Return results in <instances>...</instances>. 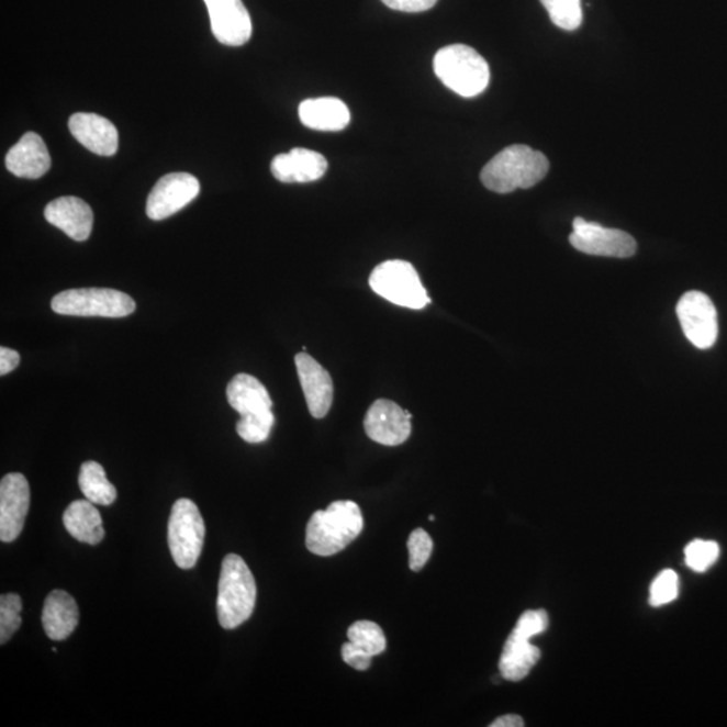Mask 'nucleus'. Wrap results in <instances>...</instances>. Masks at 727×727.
<instances>
[{"label": "nucleus", "mask_w": 727, "mask_h": 727, "mask_svg": "<svg viewBox=\"0 0 727 727\" xmlns=\"http://www.w3.org/2000/svg\"><path fill=\"white\" fill-rule=\"evenodd\" d=\"M550 170L544 153L526 145H512L500 152L484 166L481 181L494 193L506 194L516 189H529L539 183Z\"/></svg>", "instance_id": "1"}, {"label": "nucleus", "mask_w": 727, "mask_h": 727, "mask_svg": "<svg viewBox=\"0 0 727 727\" xmlns=\"http://www.w3.org/2000/svg\"><path fill=\"white\" fill-rule=\"evenodd\" d=\"M362 528L360 506L349 500H339L310 517L306 528L307 550L318 557L336 556L362 533Z\"/></svg>", "instance_id": "2"}, {"label": "nucleus", "mask_w": 727, "mask_h": 727, "mask_svg": "<svg viewBox=\"0 0 727 727\" xmlns=\"http://www.w3.org/2000/svg\"><path fill=\"white\" fill-rule=\"evenodd\" d=\"M256 604V583L248 564L236 553L223 560L220 573L217 616L224 629L241 627L253 616Z\"/></svg>", "instance_id": "3"}, {"label": "nucleus", "mask_w": 727, "mask_h": 727, "mask_svg": "<svg viewBox=\"0 0 727 727\" xmlns=\"http://www.w3.org/2000/svg\"><path fill=\"white\" fill-rule=\"evenodd\" d=\"M433 65L438 79L462 98H474L490 85V65L473 47L445 46L435 55Z\"/></svg>", "instance_id": "4"}, {"label": "nucleus", "mask_w": 727, "mask_h": 727, "mask_svg": "<svg viewBox=\"0 0 727 727\" xmlns=\"http://www.w3.org/2000/svg\"><path fill=\"white\" fill-rule=\"evenodd\" d=\"M135 309L133 298L113 289H71L52 300L53 312L71 317L123 318Z\"/></svg>", "instance_id": "5"}, {"label": "nucleus", "mask_w": 727, "mask_h": 727, "mask_svg": "<svg viewBox=\"0 0 727 727\" xmlns=\"http://www.w3.org/2000/svg\"><path fill=\"white\" fill-rule=\"evenodd\" d=\"M371 289L393 305L421 310L432 302L418 272L406 260H387L369 277Z\"/></svg>", "instance_id": "6"}, {"label": "nucleus", "mask_w": 727, "mask_h": 727, "mask_svg": "<svg viewBox=\"0 0 727 727\" xmlns=\"http://www.w3.org/2000/svg\"><path fill=\"white\" fill-rule=\"evenodd\" d=\"M168 539L178 568L193 569L204 547L205 523L192 500L180 499L172 505Z\"/></svg>", "instance_id": "7"}, {"label": "nucleus", "mask_w": 727, "mask_h": 727, "mask_svg": "<svg viewBox=\"0 0 727 727\" xmlns=\"http://www.w3.org/2000/svg\"><path fill=\"white\" fill-rule=\"evenodd\" d=\"M570 243L580 253L606 258H630L637 251L636 241L627 232L589 223L582 217L574 219Z\"/></svg>", "instance_id": "8"}, {"label": "nucleus", "mask_w": 727, "mask_h": 727, "mask_svg": "<svg viewBox=\"0 0 727 727\" xmlns=\"http://www.w3.org/2000/svg\"><path fill=\"white\" fill-rule=\"evenodd\" d=\"M684 336L698 349H711L718 338V314L713 301L701 291H689L676 306Z\"/></svg>", "instance_id": "9"}, {"label": "nucleus", "mask_w": 727, "mask_h": 727, "mask_svg": "<svg viewBox=\"0 0 727 727\" xmlns=\"http://www.w3.org/2000/svg\"><path fill=\"white\" fill-rule=\"evenodd\" d=\"M199 194L200 182L194 176L189 172H171L155 183L147 200V216L160 222L183 210Z\"/></svg>", "instance_id": "10"}, {"label": "nucleus", "mask_w": 727, "mask_h": 727, "mask_svg": "<svg viewBox=\"0 0 727 727\" xmlns=\"http://www.w3.org/2000/svg\"><path fill=\"white\" fill-rule=\"evenodd\" d=\"M30 506V488L21 473L5 474L0 482V540L10 544L18 539Z\"/></svg>", "instance_id": "11"}, {"label": "nucleus", "mask_w": 727, "mask_h": 727, "mask_svg": "<svg viewBox=\"0 0 727 727\" xmlns=\"http://www.w3.org/2000/svg\"><path fill=\"white\" fill-rule=\"evenodd\" d=\"M413 415L398 406L395 402L379 399L369 407L363 420V428L373 443L384 446H399L410 438Z\"/></svg>", "instance_id": "12"}, {"label": "nucleus", "mask_w": 727, "mask_h": 727, "mask_svg": "<svg viewBox=\"0 0 727 727\" xmlns=\"http://www.w3.org/2000/svg\"><path fill=\"white\" fill-rule=\"evenodd\" d=\"M212 33L226 46H243L253 35V21L242 0H204Z\"/></svg>", "instance_id": "13"}, {"label": "nucleus", "mask_w": 727, "mask_h": 727, "mask_svg": "<svg viewBox=\"0 0 727 727\" xmlns=\"http://www.w3.org/2000/svg\"><path fill=\"white\" fill-rule=\"evenodd\" d=\"M295 367L303 393H305L310 414L315 420L325 418L333 403L331 373L305 351L297 354Z\"/></svg>", "instance_id": "14"}, {"label": "nucleus", "mask_w": 727, "mask_h": 727, "mask_svg": "<svg viewBox=\"0 0 727 727\" xmlns=\"http://www.w3.org/2000/svg\"><path fill=\"white\" fill-rule=\"evenodd\" d=\"M46 222L76 242H86L93 228V212L85 200L59 197L45 208Z\"/></svg>", "instance_id": "15"}, {"label": "nucleus", "mask_w": 727, "mask_h": 727, "mask_svg": "<svg viewBox=\"0 0 727 727\" xmlns=\"http://www.w3.org/2000/svg\"><path fill=\"white\" fill-rule=\"evenodd\" d=\"M71 135L88 148L89 152L111 157L119 146L118 130L113 124L97 113L79 112L69 119Z\"/></svg>", "instance_id": "16"}, {"label": "nucleus", "mask_w": 727, "mask_h": 727, "mask_svg": "<svg viewBox=\"0 0 727 727\" xmlns=\"http://www.w3.org/2000/svg\"><path fill=\"white\" fill-rule=\"evenodd\" d=\"M326 170L327 160L324 155L301 147L277 155L271 163L272 176L284 183L317 181L325 176Z\"/></svg>", "instance_id": "17"}, {"label": "nucleus", "mask_w": 727, "mask_h": 727, "mask_svg": "<svg viewBox=\"0 0 727 727\" xmlns=\"http://www.w3.org/2000/svg\"><path fill=\"white\" fill-rule=\"evenodd\" d=\"M49 152L38 134L27 133L5 155V168L14 176L37 180L49 171Z\"/></svg>", "instance_id": "18"}, {"label": "nucleus", "mask_w": 727, "mask_h": 727, "mask_svg": "<svg viewBox=\"0 0 727 727\" xmlns=\"http://www.w3.org/2000/svg\"><path fill=\"white\" fill-rule=\"evenodd\" d=\"M533 636L515 627L505 641L499 669L502 676L510 682H518L526 678L540 659V649L532 644Z\"/></svg>", "instance_id": "19"}, {"label": "nucleus", "mask_w": 727, "mask_h": 727, "mask_svg": "<svg viewBox=\"0 0 727 727\" xmlns=\"http://www.w3.org/2000/svg\"><path fill=\"white\" fill-rule=\"evenodd\" d=\"M79 606L69 593L64 590H53L47 595L43 609V625L51 640H67L79 625Z\"/></svg>", "instance_id": "20"}, {"label": "nucleus", "mask_w": 727, "mask_h": 727, "mask_svg": "<svg viewBox=\"0 0 727 727\" xmlns=\"http://www.w3.org/2000/svg\"><path fill=\"white\" fill-rule=\"evenodd\" d=\"M300 119L306 127L315 131H342L350 122V112L337 98H317L302 101Z\"/></svg>", "instance_id": "21"}, {"label": "nucleus", "mask_w": 727, "mask_h": 727, "mask_svg": "<svg viewBox=\"0 0 727 727\" xmlns=\"http://www.w3.org/2000/svg\"><path fill=\"white\" fill-rule=\"evenodd\" d=\"M226 398L241 416L267 413L272 410L270 393L251 374L238 373L226 387Z\"/></svg>", "instance_id": "22"}, {"label": "nucleus", "mask_w": 727, "mask_h": 727, "mask_svg": "<svg viewBox=\"0 0 727 727\" xmlns=\"http://www.w3.org/2000/svg\"><path fill=\"white\" fill-rule=\"evenodd\" d=\"M63 523L76 540L87 545H99L104 539L103 518L89 500H76L64 512Z\"/></svg>", "instance_id": "23"}, {"label": "nucleus", "mask_w": 727, "mask_h": 727, "mask_svg": "<svg viewBox=\"0 0 727 727\" xmlns=\"http://www.w3.org/2000/svg\"><path fill=\"white\" fill-rule=\"evenodd\" d=\"M79 485L86 499L93 504L109 506L118 497L116 488L107 479L104 468L94 461L81 465Z\"/></svg>", "instance_id": "24"}, {"label": "nucleus", "mask_w": 727, "mask_h": 727, "mask_svg": "<svg viewBox=\"0 0 727 727\" xmlns=\"http://www.w3.org/2000/svg\"><path fill=\"white\" fill-rule=\"evenodd\" d=\"M348 639L356 648L369 657H378L385 651L387 640L383 629L377 623L357 622L351 624L348 629Z\"/></svg>", "instance_id": "25"}, {"label": "nucleus", "mask_w": 727, "mask_h": 727, "mask_svg": "<svg viewBox=\"0 0 727 727\" xmlns=\"http://www.w3.org/2000/svg\"><path fill=\"white\" fill-rule=\"evenodd\" d=\"M553 25L573 32L582 25L581 0H540Z\"/></svg>", "instance_id": "26"}, {"label": "nucleus", "mask_w": 727, "mask_h": 727, "mask_svg": "<svg viewBox=\"0 0 727 727\" xmlns=\"http://www.w3.org/2000/svg\"><path fill=\"white\" fill-rule=\"evenodd\" d=\"M273 425H276V415L271 410L267 413L242 416L237 422L236 432L238 437L248 444H261L270 437Z\"/></svg>", "instance_id": "27"}, {"label": "nucleus", "mask_w": 727, "mask_h": 727, "mask_svg": "<svg viewBox=\"0 0 727 727\" xmlns=\"http://www.w3.org/2000/svg\"><path fill=\"white\" fill-rule=\"evenodd\" d=\"M720 548L717 541L696 539L685 547V563L696 573H705L717 562Z\"/></svg>", "instance_id": "28"}, {"label": "nucleus", "mask_w": 727, "mask_h": 727, "mask_svg": "<svg viewBox=\"0 0 727 727\" xmlns=\"http://www.w3.org/2000/svg\"><path fill=\"white\" fill-rule=\"evenodd\" d=\"M22 600L18 594H3L0 597V644L8 642L21 628Z\"/></svg>", "instance_id": "29"}, {"label": "nucleus", "mask_w": 727, "mask_h": 727, "mask_svg": "<svg viewBox=\"0 0 727 727\" xmlns=\"http://www.w3.org/2000/svg\"><path fill=\"white\" fill-rule=\"evenodd\" d=\"M433 539L425 529L416 528L411 533L409 547V564L413 571H421L425 568L433 552Z\"/></svg>", "instance_id": "30"}, {"label": "nucleus", "mask_w": 727, "mask_h": 727, "mask_svg": "<svg viewBox=\"0 0 727 727\" xmlns=\"http://www.w3.org/2000/svg\"><path fill=\"white\" fill-rule=\"evenodd\" d=\"M679 594V577L673 570H663L652 582L649 604L661 606L675 601Z\"/></svg>", "instance_id": "31"}, {"label": "nucleus", "mask_w": 727, "mask_h": 727, "mask_svg": "<svg viewBox=\"0 0 727 727\" xmlns=\"http://www.w3.org/2000/svg\"><path fill=\"white\" fill-rule=\"evenodd\" d=\"M342 655L345 663L357 671H367L372 663V657L356 648L350 641L344 644Z\"/></svg>", "instance_id": "32"}, {"label": "nucleus", "mask_w": 727, "mask_h": 727, "mask_svg": "<svg viewBox=\"0 0 727 727\" xmlns=\"http://www.w3.org/2000/svg\"><path fill=\"white\" fill-rule=\"evenodd\" d=\"M387 8L402 13H423L434 8L438 0H381Z\"/></svg>", "instance_id": "33"}, {"label": "nucleus", "mask_w": 727, "mask_h": 727, "mask_svg": "<svg viewBox=\"0 0 727 727\" xmlns=\"http://www.w3.org/2000/svg\"><path fill=\"white\" fill-rule=\"evenodd\" d=\"M21 357L16 350L2 347L0 348V374L4 377L20 366Z\"/></svg>", "instance_id": "34"}, {"label": "nucleus", "mask_w": 727, "mask_h": 727, "mask_svg": "<svg viewBox=\"0 0 727 727\" xmlns=\"http://www.w3.org/2000/svg\"><path fill=\"white\" fill-rule=\"evenodd\" d=\"M524 720L516 714H506L503 717L493 720L491 727H523Z\"/></svg>", "instance_id": "35"}, {"label": "nucleus", "mask_w": 727, "mask_h": 727, "mask_svg": "<svg viewBox=\"0 0 727 727\" xmlns=\"http://www.w3.org/2000/svg\"><path fill=\"white\" fill-rule=\"evenodd\" d=\"M428 521L434 522V516L430 515V517H428Z\"/></svg>", "instance_id": "36"}]
</instances>
